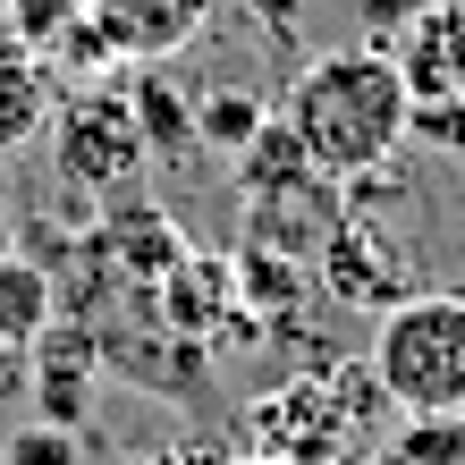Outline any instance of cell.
Here are the masks:
<instances>
[{
  "label": "cell",
  "instance_id": "obj_1",
  "mask_svg": "<svg viewBox=\"0 0 465 465\" xmlns=\"http://www.w3.org/2000/svg\"><path fill=\"white\" fill-rule=\"evenodd\" d=\"M288 127H296L305 161L331 186H355V178L390 170V153L406 144V76L390 60V43L322 51L288 94Z\"/></svg>",
  "mask_w": 465,
  "mask_h": 465
},
{
  "label": "cell",
  "instance_id": "obj_2",
  "mask_svg": "<svg viewBox=\"0 0 465 465\" xmlns=\"http://www.w3.org/2000/svg\"><path fill=\"white\" fill-rule=\"evenodd\" d=\"M372 390L398 415H465V296H398L381 313Z\"/></svg>",
  "mask_w": 465,
  "mask_h": 465
},
{
  "label": "cell",
  "instance_id": "obj_3",
  "mask_svg": "<svg viewBox=\"0 0 465 465\" xmlns=\"http://www.w3.org/2000/svg\"><path fill=\"white\" fill-rule=\"evenodd\" d=\"M372 372L364 390H339V372H305V381H280L262 406H254V440L262 457L280 465H364L372 457ZM390 406V398H381Z\"/></svg>",
  "mask_w": 465,
  "mask_h": 465
},
{
  "label": "cell",
  "instance_id": "obj_4",
  "mask_svg": "<svg viewBox=\"0 0 465 465\" xmlns=\"http://www.w3.org/2000/svg\"><path fill=\"white\" fill-rule=\"evenodd\" d=\"M60 119V178H76L85 195H119V186L144 170V119H135V102L111 94V85H85L68 102V111H51Z\"/></svg>",
  "mask_w": 465,
  "mask_h": 465
},
{
  "label": "cell",
  "instance_id": "obj_5",
  "mask_svg": "<svg viewBox=\"0 0 465 465\" xmlns=\"http://www.w3.org/2000/svg\"><path fill=\"white\" fill-rule=\"evenodd\" d=\"M212 9H221V0H85L94 35L111 43V60H127V68L178 60V51L212 25Z\"/></svg>",
  "mask_w": 465,
  "mask_h": 465
},
{
  "label": "cell",
  "instance_id": "obj_6",
  "mask_svg": "<svg viewBox=\"0 0 465 465\" xmlns=\"http://www.w3.org/2000/svg\"><path fill=\"white\" fill-rule=\"evenodd\" d=\"M406 102H465V0H423L390 43Z\"/></svg>",
  "mask_w": 465,
  "mask_h": 465
},
{
  "label": "cell",
  "instance_id": "obj_7",
  "mask_svg": "<svg viewBox=\"0 0 465 465\" xmlns=\"http://www.w3.org/2000/svg\"><path fill=\"white\" fill-rule=\"evenodd\" d=\"M94 372H102V347H94L85 322H68V331L51 322V331L25 347V390H35L43 423H60V431L85 423V406H94Z\"/></svg>",
  "mask_w": 465,
  "mask_h": 465
},
{
  "label": "cell",
  "instance_id": "obj_8",
  "mask_svg": "<svg viewBox=\"0 0 465 465\" xmlns=\"http://www.w3.org/2000/svg\"><path fill=\"white\" fill-rule=\"evenodd\" d=\"M43 127H51V68L0 25V161L25 153Z\"/></svg>",
  "mask_w": 465,
  "mask_h": 465
},
{
  "label": "cell",
  "instance_id": "obj_9",
  "mask_svg": "<svg viewBox=\"0 0 465 465\" xmlns=\"http://www.w3.org/2000/svg\"><path fill=\"white\" fill-rule=\"evenodd\" d=\"M161 305H170V331L178 339H203V331H221L237 305V271L229 262H203V254H178L170 262V280H161Z\"/></svg>",
  "mask_w": 465,
  "mask_h": 465
},
{
  "label": "cell",
  "instance_id": "obj_10",
  "mask_svg": "<svg viewBox=\"0 0 465 465\" xmlns=\"http://www.w3.org/2000/svg\"><path fill=\"white\" fill-rule=\"evenodd\" d=\"M60 322V280L35 254H0V347H35Z\"/></svg>",
  "mask_w": 465,
  "mask_h": 465
},
{
  "label": "cell",
  "instance_id": "obj_11",
  "mask_svg": "<svg viewBox=\"0 0 465 465\" xmlns=\"http://www.w3.org/2000/svg\"><path fill=\"white\" fill-rule=\"evenodd\" d=\"M237 186H245V203H271V195H296V186H322V170L305 161L288 119H262V135L237 153Z\"/></svg>",
  "mask_w": 465,
  "mask_h": 465
},
{
  "label": "cell",
  "instance_id": "obj_12",
  "mask_svg": "<svg viewBox=\"0 0 465 465\" xmlns=\"http://www.w3.org/2000/svg\"><path fill=\"white\" fill-rule=\"evenodd\" d=\"M364 465H465V415H406Z\"/></svg>",
  "mask_w": 465,
  "mask_h": 465
},
{
  "label": "cell",
  "instance_id": "obj_13",
  "mask_svg": "<svg viewBox=\"0 0 465 465\" xmlns=\"http://www.w3.org/2000/svg\"><path fill=\"white\" fill-rule=\"evenodd\" d=\"M111 245H119V262L135 271V280H170V262L186 254L178 221H161V212H119V221H111Z\"/></svg>",
  "mask_w": 465,
  "mask_h": 465
},
{
  "label": "cell",
  "instance_id": "obj_14",
  "mask_svg": "<svg viewBox=\"0 0 465 465\" xmlns=\"http://www.w3.org/2000/svg\"><path fill=\"white\" fill-rule=\"evenodd\" d=\"M135 119H144V144H161V153H186L195 144V102H186L170 76H135Z\"/></svg>",
  "mask_w": 465,
  "mask_h": 465
},
{
  "label": "cell",
  "instance_id": "obj_15",
  "mask_svg": "<svg viewBox=\"0 0 465 465\" xmlns=\"http://www.w3.org/2000/svg\"><path fill=\"white\" fill-rule=\"evenodd\" d=\"M85 17V0H9V35L35 51V60L51 68L60 60V43H68V25Z\"/></svg>",
  "mask_w": 465,
  "mask_h": 465
},
{
  "label": "cell",
  "instance_id": "obj_16",
  "mask_svg": "<svg viewBox=\"0 0 465 465\" xmlns=\"http://www.w3.org/2000/svg\"><path fill=\"white\" fill-rule=\"evenodd\" d=\"M262 102L254 94H212V102H195V135H203V144H221V153H245V144H254V135H262Z\"/></svg>",
  "mask_w": 465,
  "mask_h": 465
},
{
  "label": "cell",
  "instance_id": "obj_17",
  "mask_svg": "<svg viewBox=\"0 0 465 465\" xmlns=\"http://www.w3.org/2000/svg\"><path fill=\"white\" fill-rule=\"evenodd\" d=\"M406 135L431 153H465V102H406Z\"/></svg>",
  "mask_w": 465,
  "mask_h": 465
},
{
  "label": "cell",
  "instance_id": "obj_18",
  "mask_svg": "<svg viewBox=\"0 0 465 465\" xmlns=\"http://www.w3.org/2000/svg\"><path fill=\"white\" fill-rule=\"evenodd\" d=\"M9 465H76V431H60V423L17 431V440H9Z\"/></svg>",
  "mask_w": 465,
  "mask_h": 465
},
{
  "label": "cell",
  "instance_id": "obj_19",
  "mask_svg": "<svg viewBox=\"0 0 465 465\" xmlns=\"http://www.w3.org/2000/svg\"><path fill=\"white\" fill-rule=\"evenodd\" d=\"M25 398V347H0V406Z\"/></svg>",
  "mask_w": 465,
  "mask_h": 465
},
{
  "label": "cell",
  "instance_id": "obj_20",
  "mask_svg": "<svg viewBox=\"0 0 465 465\" xmlns=\"http://www.w3.org/2000/svg\"><path fill=\"white\" fill-rule=\"evenodd\" d=\"M229 465H280V457H262V449H254V457H229Z\"/></svg>",
  "mask_w": 465,
  "mask_h": 465
},
{
  "label": "cell",
  "instance_id": "obj_21",
  "mask_svg": "<svg viewBox=\"0 0 465 465\" xmlns=\"http://www.w3.org/2000/svg\"><path fill=\"white\" fill-rule=\"evenodd\" d=\"M0 254H9V212H0Z\"/></svg>",
  "mask_w": 465,
  "mask_h": 465
}]
</instances>
